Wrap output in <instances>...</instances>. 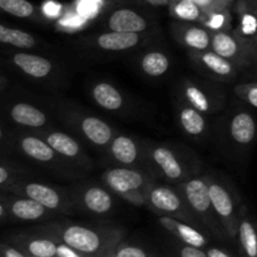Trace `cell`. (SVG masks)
<instances>
[{
    "mask_svg": "<svg viewBox=\"0 0 257 257\" xmlns=\"http://www.w3.org/2000/svg\"><path fill=\"white\" fill-rule=\"evenodd\" d=\"M0 8L3 12L22 19H34L38 15L37 8L28 0H0Z\"/></svg>",
    "mask_w": 257,
    "mask_h": 257,
    "instance_id": "30",
    "label": "cell"
},
{
    "mask_svg": "<svg viewBox=\"0 0 257 257\" xmlns=\"http://www.w3.org/2000/svg\"><path fill=\"white\" fill-rule=\"evenodd\" d=\"M62 5L57 2H53V0H48L42 7L43 14L47 15L48 18H57L58 15L62 14Z\"/></svg>",
    "mask_w": 257,
    "mask_h": 257,
    "instance_id": "36",
    "label": "cell"
},
{
    "mask_svg": "<svg viewBox=\"0 0 257 257\" xmlns=\"http://www.w3.org/2000/svg\"><path fill=\"white\" fill-rule=\"evenodd\" d=\"M10 60L17 67L18 70L24 75L34 79H44L49 77L54 70L52 60L42 57V55H35L32 53L17 52L10 55Z\"/></svg>",
    "mask_w": 257,
    "mask_h": 257,
    "instance_id": "14",
    "label": "cell"
},
{
    "mask_svg": "<svg viewBox=\"0 0 257 257\" xmlns=\"http://www.w3.org/2000/svg\"><path fill=\"white\" fill-rule=\"evenodd\" d=\"M78 251H75L74 248L69 247L68 245H59L58 246V257H80L78 255Z\"/></svg>",
    "mask_w": 257,
    "mask_h": 257,
    "instance_id": "39",
    "label": "cell"
},
{
    "mask_svg": "<svg viewBox=\"0 0 257 257\" xmlns=\"http://www.w3.org/2000/svg\"><path fill=\"white\" fill-rule=\"evenodd\" d=\"M228 133L232 142L240 147H248L252 145L257 133V124L253 115L247 110H236L230 119Z\"/></svg>",
    "mask_w": 257,
    "mask_h": 257,
    "instance_id": "15",
    "label": "cell"
},
{
    "mask_svg": "<svg viewBox=\"0 0 257 257\" xmlns=\"http://www.w3.org/2000/svg\"><path fill=\"white\" fill-rule=\"evenodd\" d=\"M235 93L240 99L257 108V83H245L235 87Z\"/></svg>",
    "mask_w": 257,
    "mask_h": 257,
    "instance_id": "33",
    "label": "cell"
},
{
    "mask_svg": "<svg viewBox=\"0 0 257 257\" xmlns=\"http://www.w3.org/2000/svg\"><path fill=\"white\" fill-rule=\"evenodd\" d=\"M0 42L18 49H33L37 45V39L33 34L4 24L0 25Z\"/></svg>",
    "mask_w": 257,
    "mask_h": 257,
    "instance_id": "28",
    "label": "cell"
},
{
    "mask_svg": "<svg viewBox=\"0 0 257 257\" xmlns=\"http://www.w3.org/2000/svg\"><path fill=\"white\" fill-rule=\"evenodd\" d=\"M177 118L182 131L190 137H202L207 130L203 113L185 102L178 107Z\"/></svg>",
    "mask_w": 257,
    "mask_h": 257,
    "instance_id": "22",
    "label": "cell"
},
{
    "mask_svg": "<svg viewBox=\"0 0 257 257\" xmlns=\"http://www.w3.org/2000/svg\"><path fill=\"white\" fill-rule=\"evenodd\" d=\"M112 191L109 188L100 187L97 185H89L82 188L78 192V202L82 203L89 212L95 215H104L113 208L114 200H113Z\"/></svg>",
    "mask_w": 257,
    "mask_h": 257,
    "instance_id": "16",
    "label": "cell"
},
{
    "mask_svg": "<svg viewBox=\"0 0 257 257\" xmlns=\"http://www.w3.org/2000/svg\"><path fill=\"white\" fill-rule=\"evenodd\" d=\"M211 50L235 63L238 68L247 67L257 62V48L252 42L231 32L212 33Z\"/></svg>",
    "mask_w": 257,
    "mask_h": 257,
    "instance_id": "2",
    "label": "cell"
},
{
    "mask_svg": "<svg viewBox=\"0 0 257 257\" xmlns=\"http://www.w3.org/2000/svg\"><path fill=\"white\" fill-rule=\"evenodd\" d=\"M168 9L171 17L177 22L196 23L202 25L207 18V13L203 12L192 0H171Z\"/></svg>",
    "mask_w": 257,
    "mask_h": 257,
    "instance_id": "25",
    "label": "cell"
},
{
    "mask_svg": "<svg viewBox=\"0 0 257 257\" xmlns=\"http://www.w3.org/2000/svg\"><path fill=\"white\" fill-rule=\"evenodd\" d=\"M7 192L38 201L50 211H63L70 200L62 190L34 181H17Z\"/></svg>",
    "mask_w": 257,
    "mask_h": 257,
    "instance_id": "3",
    "label": "cell"
},
{
    "mask_svg": "<svg viewBox=\"0 0 257 257\" xmlns=\"http://www.w3.org/2000/svg\"><path fill=\"white\" fill-rule=\"evenodd\" d=\"M102 181L113 193L133 205H146V197L152 180L137 168H110L102 176Z\"/></svg>",
    "mask_w": 257,
    "mask_h": 257,
    "instance_id": "1",
    "label": "cell"
},
{
    "mask_svg": "<svg viewBox=\"0 0 257 257\" xmlns=\"http://www.w3.org/2000/svg\"><path fill=\"white\" fill-rule=\"evenodd\" d=\"M181 93H182L183 102L202 112L203 114L215 112L216 108L213 99L206 93L202 87L197 85L196 83L191 82V80H185L181 85Z\"/></svg>",
    "mask_w": 257,
    "mask_h": 257,
    "instance_id": "24",
    "label": "cell"
},
{
    "mask_svg": "<svg viewBox=\"0 0 257 257\" xmlns=\"http://www.w3.org/2000/svg\"><path fill=\"white\" fill-rule=\"evenodd\" d=\"M171 60L167 54L160 50H150L140 59V68L146 75L152 78L162 77L168 72Z\"/></svg>",
    "mask_w": 257,
    "mask_h": 257,
    "instance_id": "27",
    "label": "cell"
},
{
    "mask_svg": "<svg viewBox=\"0 0 257 257\" xmlns=\"http://www.w3.org/2000/svg\"><path fill=\"white\" fill-rule=\"evenodd\" d=\"M146 205L171 217L172 216L183 217L188 213L187 210H190L178 188L175 190L170 186L158 185V183H152L148 188Z\"/></svg>",
    "mask_w": 257,
    "mask_h": 257,
    "instance_id": "5",
    "label": "cell"
},
{
    "mask_svg": "<svg viewBox=\"0 0 257 257\" xmlns=\"http://www.w3.org/2000/svg\"><path fill=\"white\" fill-rule=\"evenodd\" d=\"M0 202L4 203L9 215L20 221L42 220L48 213L52 212L38 201L24 196L14 195L12 192H9L8 196L3 195Z\"/></svg>",
    "mask_w": 257,
    "mask_h": 257,
    "instance_id": "9",
    "label": "cell"
},
{
    "mask_svg": "<svg viewBox=\"0 0 257 257\" xmlns=\"http://www.w3.org/2000/svg\"><path fill=\"white\" fill-rule=\"evenodd\" d=\"M191 58L202 69L207 70L217 79L230 80L233 79L237 74L238 67L235 63L221 57L211 49L205 50V52H191Z\"/></svg>",
    "mask_w": 257,
    "mask_h": 257,
    "instance_id": "12",
    "label": "cell"
},
{
    "mask_svg": "<svg viewBox=\"0 0 257 257\" xmlns=\"http://www.w3.org/2000/svg\"><path fill=\"white\" fill-rule=\"evenodd\" d=\"M160 222L168 231L175 232L187 245L195 246V247H202V246L206 245V238L203 237L202 233L196 230V228H193L192 226L187 225V223L180 222V221L175 220L171 216L166 215L160 218Z\"/></svg>",
    "mask_w": 257,
    "mask_h": 257,
    "instance_id": "26",
    "label": "cell"
},
{
    "mask_svg": "<svg viewBox=\"0 0 257 257\" xmlns=\"http://www.w3.org/2000/svg\"><path fill=\"white\" fill-rule=\"evenodd\" d=\"M207 180L210 185L213 212L227 227H230L231 231H233L237 225L235 197L231 193L230 188L226 187L222 182L212 177H207Z\"/></svg>",
    "mask_w": 257,
    "mask_h": 257,
    "instance_id": "8",
    "label": "cell"
},
{
    "mask_svg": "<svg viewBox=\"0 0 257 257\" xmlns=\"http://www.w3.org/2000/svg\"><path fill=\"white\" fill-rule=\"evenodd\" d=\"M10 119L18 125L28 128H43L48 123V117L42 109L29 103L19 102L12 105Z\"/></svg>",
    "mask_w": 257,
    "mask_h": 257,
    "instance_id": "21",
    "label": "cell"
},
{
    "mask_svg": "<svg viewBox=\"0 0 257 257\" xmlns=\"http://www.w3.org/2000/svg\"><path fill=\"white\" fill-rule=\"evenodd\" d=\"M238 238L247 257H257V228L248 217L241 220L238 225Z\"/></svg>",
    "mask_w": 257,
    "mask_h": 257,
    "instance_id": "29",
    "label": "cell"
},
{
    "mask_svg": "<svg viewBox=\"0 0 257 257\" xmlns=\"http://www.w3.org/2000/svg\"><path fill=\"white\" fill-rule=\"evenodd\" d=\"M208 257H231L230 255L225 252V251L220 250V248H211L207 252Z\"/></svg>",
    "mask_w": 257,
    "mask_h": 257,
    "instance_id": "41",
    "label": "cell"
},
{
    "mask_svg": "<svg viewBox=\"0 0 257 257\" xmlns=\"http://www.w3.org/2000/svg\"><path fill=\"white\" fill-rule=\"evenodd\" d=\"M108 30L122 33H140L150 28L147 18L132 8H118L107 17Z\"/></svg>",
    "mask_w": 257,
    "mask_h": 257,
    "instance_id": "11",
    "label": "cell"
},
{
    "mask_svg": "<svg viewBox=\"0 0 257 257\" xmlns=\"http://www.w3.org/2000/svg\"><path fill=\"white\" fill-rule=\"evenodd\" d=\"M108 153L114 162L124 167L135 166L141 158V148L132 137L117 135L108 146Z\"/></svg>",
    "mask_w": 257,
    "mask_h": 257,
    "instance_id": "19",
    "label": "cell"
},
{
    "mask_svg": "<svg viewBox=\"0 0 257 257\" xmlns=\"http://www.w3.org/2000/svg\"><path fill=\"white\" fill-rule=\"evenodd\" d=\"M143 37L140 33H122L108 32L100 33L93 37V43L95 47L105 52H125L137 47L142 42Z\"/></svg>",
    "mask_w": 257,
    "mask_h": 257,
    "instance_id": "17",
    "label": "cell"
},
{
    "mask_svg": "<svg viewBox=\"0 0 257 257\" xmlns=\"http://www.w3.org/2000/svg\"><path fill=\"white\" fill-rule=\"evenodd\" d=\"M32 257H37V256H32Z\"/></svg>",
    "mask_w": 257,
    "mask_h": 257,
    "instance_id": "45",
    "label": "cell"
},
{
    "mask_svg": "<svg viewBox=\"0 0 257 257\" xmlns=\"http://www.w3.org/2000/svg\"><path fill=\"white\" fill-rule=\"evenodd\" d=\"M152 5H168L171 0H146Z\"/></svg>",
    "mask_w": 257,
    "mask_h": 257,
    "instance_id": "43",
    "label": "cell"
},
{
    "mask_svg": "<svg viewBox=\"0 0 257 257\" xmlns=\"http://www.w3.org/2000/svg\"><path fill=\"white\" fill-rule=\"evenodd\" d=\"M181 257H208L207 253L200 250V247H195V246H185L181 250Z\"/></svg>",
    "mask_w": 257,
    "mask_h": 257,
    "instance_id": "38",
    "label": "cell"
},
{
    "mask_svg": "<svg viewBox=\"0 0 257 257\" xmlns=\"http://www.w3.org/2000/svg\"><path fill=\"white\" fill-rule=\"evenodd\" d=\"M251 42H252V44H253V45H255V47L257 48V34L255 35V37H253V38H252V40H251Z\"/></svg>",
    "mask_w": 257,
    "mask_h": 257,
    "instance_id": "44",
    "label": "cell"
},
{
    "mask_svg": "<svg viewBox=\"0 0 257 257\" xmlns=\"http://www.w3.org/2000/svg\"><path fill=\"white\" fill-rule=\"evenodd\" d=\"M193 3L198 5L203 12L212 13L217 10L227 9L232 2L231 0H192Z\"/></svg>",
    "mask_w": 257,
    "mask_h": 257,
    "instance_id": "35",
    "label": "cell"
},
{
    "mask_svg": "<svg viewBox=\"0 0 257 257\" xmlns=\"http://www.w3.org/2000/svg\"><path fill=\"white\" fill-rule=\"evenodd\" d=\"M177 188L182 197L185 198L191 212L201 217L212 218L215 212H213L212 201H211L207 177L188 178L181 182Z\"/></svg>",
    "mask_w": 257,
    "mask_h": 257,
    "instance_id": "6",
    "label": "cell"
},
{
    "mask_svg": "<svg viewBox=\"0 0 257 257\" xmlns=\"http://www.w3.org/2000/svg\"><path fill=\"white\" fill-rule=\"evenodd\" d=\"M63 242L78 252H97L102 245V238L98 232L92 228L80 225H70L63 231Z\"/></svg>",
    "mask_w": 257,
    "mask_h": 257,
    "instance_id": "13",
    "label": "cell"
},
{
    "mask_svg": "<svg viewBox=\"0 0 257 257\" xmlns=\"http://www.w3.org/2000/svg\"><path fill=\"white\" fill-rule=\"evenodd\" d=\"M151 165L170 182H183L188 180V168L172 148L163 145L151 146L146 150Z\"/></svg>",
    "mask_w": 257,
    "mask_h": 257,
    "instance_id": "4",
    "label": "cell"
},
{
    "mask_svg": "<svg viewBox=\"0 0 257 257\" xmlns=\"http://www.w3.org/2000/svg\"><path fill=\"white\" fill-rule=\"evenodd\" d=\"M115 257H147V255L142 248L135 247V246H125V247L118 250Z\"/></svg>",
    "mask_w": 257,
    "mask_h": 257,
    "instance_id": "37",
    "label": "cell"
},
{
    "mask_svg": "<svg viewBox=\"0 0 257 257\" xmlns=\"http://www.w3.org/2000/svg\"><path fill=\"white\" fill-rule=\"evenodd\" d=\"M92 99L95 104L107 110L117 112L124 105V97L113 84L108 82H98L92 87Z\"/></svg>",
    "mask_w": 257,
    "mask_h": 257,
    "instance_id": "23",
    "label": "cell"
},
{
    "mask_svg": "<svg viewBox=\"0 0 257 257\" xmlns=\"http://www.w3.org/2000/svg\"><path fill=\"white\" fill-rule=\"evenodd\" d=\"M231 2H232V0H231Z\"/></svg>",
    "mask_w": 257,
    "mask_h": 257,
    "instance_id": "46",
    "label": "cell"
},
{
    "mask_svg": "<svg viewBox=\"0 0 257 257\" xmlns=\"http://www.w3.org/2000/svg\"><path fill=\"white\" fill-rule=\"evenodd\" d=\"M78 128L82 135L97 147H107L114 138L113 128L100 118L94 115H85L79 119Z\"/></svg>",
    "mask_w": 257,
    "mask_h": 257,
    "instance_id": "18",
    "label": "cell"
},
{
    "mask_svg": "<svg viewBox=\"0 0 257 257\" xmlns=\"http://www.w3.org/2000/svg\"><path fill=\"white\" fill-rule=\"evenodd\" d=\"M44 140L53 147V150L60 156L69 161H77V162H83L87 161V157L84 155V151L80 147L79 143L64 132L59 131H53L48 132L44 136Z\"/></svg>",
    "mask_w": 257,
    "mask_h": 257,
    "instance_id": "20",
    "label": "cell"
},
{
    "mask_svg": "<svg viewBox=\"0 0 257 257\" xmlns=\"http://www.w3.org/2000/svg\"><path fill=\"white\" fill-rule=\"evenodd\" d=\"M4 256L5 257H25L23 253H20L19 251L15 250V248H13V247H8L7 250H5Z\"/></svg>",
    "mask_w": 257,
    "mask_h": 257,
    "instance_id": "42",
    "label": "cell"
},
{
    "mask_svg": "<svg viewBox=\"0 0 257 257\" xmlns=\"http://www.w3.org/2000/svg\"><path fill=\"white\" fill-rule=\"evenodd\" d=\"M171 28L175 39L191 52H205L211 49L212 32L203 25L196 23L177 22Z\"/></svg>",
    "mask_w": 257,
    "mask_h": 257,
    "instance_id": "7",
    "label": "cell"
},
{
    "mask_svg": "<svg viewBox=\"0 0 257 257\" xmlns=\"http://www.w3.org/2000/svg\"><path fill=\"white\" fill-rule=\"evenodd\" d=\"M240 4H242L243 7L252 10L253 13L257 14V0H240Z\"/></svg>",
    "mask_w": 257,
    "mask_h": 257,
    "instance_id": "40",
    "label": "cell"
},
{
    "mask_svg": "<svg viewBox=\"0 0 257 257\" xmlns=\"http://www.w3.org/2000/svg\"><path fill=\"white\" fill-rule=\"evenodd\" d=\"M28 251L32 256L37 257H54L58 255V246L52 240L37 238L28 243Z\"/></svg>",
    "mask_w": 257,
    "mask_h": 257,
    "instance_id": "32",
    "label": "cell"
},
{
    "mask_svg": "<svg viewBox=\"0 0 257 257\" xmlns=\"http://www.w3.org/2000/svg\"><path fill=\"white\" fill-rule=\"evenodd\" d=\"M15 167L12 165H7L5 161H3L2 166H0V187L4 192H7L17 181V176L14 175Z\"/></svg>",
    "mask_w": 257,
    "mask_h": 257,
    "instance_id": "34",
    "label": "cell"
},
{
    "mask_svg": "<svg viewBox=\"0 0 257 257\" xmlns=\"http://www.w3.org/2000/svg\"><path fill=\"white\" fill-rule=\"evenodd\" d=\"M203 27L212 33L215 32H231V14L227 9L207 13Z\"/></svg>",
    "mask_w": 257,
    "mask_h": 257,
    "instance_id": "31",
    "label": "cell"
},
{
    "mask_svg": "<svg viewBox=\"0 0 257 257\" xmlns=\"http://www.w3.org/2000/svg\"><path fill=\"white\" fill-rule=\"evenodd\" d=\"M17 148L25 157L34 162L49 165L59 162L60 156L53 150L52 146L44 138L33 135H22L17 138Z\"/></svg>",
    "mask_w": 257,
    "mask_h": 257,
    "instance_id": "10",
    "label": "cell"
}]
</instances>
